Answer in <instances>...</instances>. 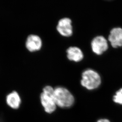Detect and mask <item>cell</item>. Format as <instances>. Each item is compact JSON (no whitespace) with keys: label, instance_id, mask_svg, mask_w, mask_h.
Wrapping results in <instances>:
<instances>
[{"label":"cell","instance_id":"obj_6","mask_svg":"<svg viewBox=\"0 0 122 122\" xmlns=\"http://www.w3.org/2000/svg\"><path fill=\"white\" fill-rule=\"evenodd\" d=\"M42 46L41 38L38 35L30 34L27 37L25 41V46L30 52L39 51Z\"/></svg>","mask_w":122,"mask_h":122},{"label":"cell","instance_id":"obj_11","mask_svg":"<svg viewBox=\"0 0 122 122\" xmlns=\"http://www.w3.org/2000/svg\"><path fill=\"white\" fill-rule=\"evenodd\" d=\"M97 122H110V121L107 119H101L98 120Z\"/></svg>","mask_w":122,"mask_h":122},{"label":"cell","instance_id":"obj_1","mask_svg":"<svg viewBox=\"0 0 122 122\" xmlns=\"http://www.w3.org/2000/svg\"><path fill=\"white\" fill-rule=\"evenodd\" d=\"M54 97L57 106L62 108H70L75 102V98L66 88L58 86L54 88Z\"/></svg>","mask_w":122,"mask_h":122},{"label":"cell","instance_id":"obj_12","mask_svg":"<svg viewBox=\"0 0 122 122\" xmlns=\"http://www.w3.org/2000/svg\"><path fill=\"white\" fill-rule=\"evenodd\" d=\"M0 122H5L4 120L2 117H0Z\"/></svg>","mask_w":122,"mask_h":122},{"label":"cell","instance_id":"obj_4","mask_svg":"<svg viewBox=\"0 0 122 122\" xmlns=\"http://www.w3.org/2000/svg\"><path fill=\"white\" fill-rule=\"evenodd\" d=\"M56 30L59 33L65 37H69L73 34L71 20L68 17H63L59 20L56 25Z\"/></svg>","mask_w":122,"mask_h":122},{"label":"cell","instance_id":"obj_9","mask_svg":"<svg viewBox=\"0 0 122 122\" xmlns=\"http://www.w3.org/2000/svg\"><path fill=\"white\" fill-rule=\"evenodd\" d=\"M67 56L70 61L79 62L82 60L83 54L80 49L76 46H71L66 50Z\"/></svg>","mask_w":122,"mask_h":122},{"label":"cell","instance_id":"obj_2","mask_svg":"<svg viewBox=\"0 0 122 122\" xmlns=\"http://www.w3.org/2000/svg\"><path fill=\"white\" fill-rule=\"evenodd\" d=\"M54 89L50 85H47L43 89L40 96L41 105L44 111L48 113H51L56 109V104L54 97Z\"/></svg>","mask_w":122,"mask_h":122},{"label":"cell","instance_id":"obj_5","mask_svg":"<svg viewBox=\"0 0 122 122\" xmlns=\"http://www.w3.org/2000/svg\"><path fill=\"white\" fill-rule=\"evenodd\" d=\"M91 47L95 53L97 55L102 54L108 49L107 41L103 36H97L92 41Z\"/></svg>","mask_w":122,"mask_h":122},{"label":"cell","instance_id":"obj_8","mask_svg":"<svg viewBox=\"0 0 122 122\" xmlns=\"http://www.w3.org/2000/svg\"><path fill=\"white\" fill-rule=\"evenodd\" d=\"M6 102L10 107L16 109L20 107L21 100L18 93L17 91H13L6 96Z\"/></svg>","mask_w":122,"mask_h":122},{"label":"cell","instance_id":"obj_7","mask_svg":"<svg viewBox=\"0 0 122 122\" xmlns=\"http://www.w3.org/2000/svg\"><path fill=\"white\" fill-rule=\"evenodd\" d=\"M108 40L113 47L116 48L122 46V28L116 27L111 30Z\"/></svg>","mask_w":122,"mask_h":122},{"label":"cell","instance_id":"obj_3","mask_svg":"<svg viewBox=\"0 0 122 122\" xmlns=\"http://www.w3.org/2000/svg\"><path fill=\"white\" fill-rule=\"evenodd\" d=\"M101 79L98 73L92 69L85 70L82 74L81 84L88 90H94L100 86Z\"/></svg>","mask_w":122,"mask_h":122},{"label":"cell","instance_id":"obj_10","mask_svg":"<svg viewBox=\"0 0 122 122\" xmlns=\"http://www.w3.org/2000/svg\"><path fill=\"white\" fill-rule=\"evenodd\" d=\"M113 99L114 102L122 105V88L117 91L113 96Z\"/></svg>","mask_w":122,"mask_h":122}]
</instances>
